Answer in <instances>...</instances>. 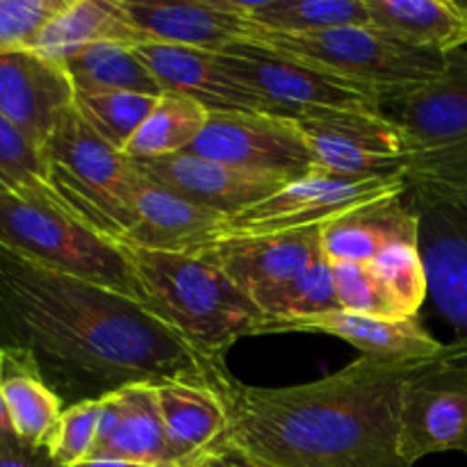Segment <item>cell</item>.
Instances as JSON below:
<instances>
[{
  "instance_id": "30",
  "label": "cell",
  "mask_w": 467,
  "mask_h": 467,
  "mask_svg": "<svg viewBox=\"0 0 467 467\" xmlns=\"http://www.w3.org/2000/svg\"><path fill=\"white\" fill-rule=\"evenodd\" d=\"M251 299L265 319H290L342 310L337 301L333 265L327 258H319L290 281L254 292Z\"/></svg>"
},
{
  "instance_id": "38",
  "label": "cell",
  "mask_w": 467,
  "mask_h": 467,
  "mask_svg": "<svg viewBox=\"0 0 467 467\" xmlns=\"http://www.w3.org/2000/svg\"><path fill=\"white\" fill-rule=\"evenodd\" d=\"M185 467H269V465L255 461L254 456L242 451L240 447H235L233 442L222 441L214 447H210L205 454H201L199 459L192 461V463Z\"/></svg>"
},
{
  "instance_id": "2",
  "label": "cell",
  "mask_w": 467,
  "mask_h": 467,
  "mask_svg": "<svg viewBox=\"0 0 467 467\" xmlns=\"http://www.w3.org/2000/svg\"><path fill=\"white\" fill-rule=\"evenodd\" d=\"M360 356L340 372L287 388L244 386L217 368L233 442L269 467H406L400 409L406 381L422 365Z\"/></svg>"
},
{
  "instance_id": "7",
  "label": "cell",
  "mask_w": 467,
  "mask_h": 467,
  "mask_svg": "<svg viewBox=\"0 0 467 467\" xmlns=\"http://www.w3.org/2000/svg\"><path fill=\"white\" fill-rule=\"evenodd\" d=\"M0 244L46 267L141 301L121 246L73 219L53 199L0 190Z\"/></svg>"
},
{
  "instance_id": "20",
  "label": "cell",
  "mask_w": 467,
  "mask_h": 467,
  "mask_svg": "<svg viewBox=\"0 0 467 467\" xmlns=\"http://www.w3.org/2000/svg\"><path fill=\"white\" fill-rule=\"evenodd\" d=\"M381 112L404 130L413 153L467 141V48L447 55L445 71L427 87L383 100Z\"/></svg>"
},
{
  "instance_id": "4",
  "label": "cell",
  "mask_w": 467,
  "mask_h": 467,
  "mask_svg": "<svg viewBox=\"0 0 467 467\" xmlns=\"http://www.w3.org/2000/svg\"><path fill=\"white\" fill-rule=\"evenodd\" d=\"M404 178L429 296L467 345V141L413 153Z\"/></svg>"
},
{
  "instance_id": "6",
  "label": "cell",
  "mask_w": 467,
  "mask_h": 467,
  "mask_svg": "<svg viewBox=\"0 0 467 467\" xmlns=\"http://www.w3.org/2000/svg\"><path fill=\"white\" fill-rule=\"evenodd\" d=\"M246 44H258L285 57L327 68L368 87L381 100L422 89L447 67L445 53L418 48L372 26L336 27L313 35H272L258 27Z\"/></svg>"
},
{
  "instance_id": "40",
  "label": "cell",
  "mask_w": 467,
  "mask_h": 467,
  "mask_svg": "<svg viewBox=\"0 0 467 467\" xmlns=\"http://www.w3.org/2000/svg\"><path fill=\"white\" fill-rule=\"evenodd\" d=\"M7 431H12V424H9L7 410H5V401H3V365H0V433H7Z\"/></svg>"
},
{
  "instance_id": "37",
  "label": "cell",
  "mask_w": 467,
  "mask_h": 467,
  "mask_svg": "<svg viewBox=\"0 0 467 467\" xmlns=\"http://www.w3.org/2000/svg\"><path fill=\"white\" fill-rule=\"evenodd\" d=\"M0 467H59L48 447H32L16 433H0Z\"/></svg>"
},
{
  "instance_id": "13",
  "label": "cell",
  "mask_w": 467,
  "mask_h": 467,
  "mask_svg": "<svg viewBox=\"0 0 467 467\" xmlns=\"http://www.w3.org/2000/svg\"><path fill=\"white\" fill-rule=\"evenodd\" d=\"M265 333H322L340 337L368 358L424 363V360L467 358V345L456 340L451 345L436 340L418 317L383 319L369 315L333 310V313L306 315L290 319H265L258 336Z\"/></svg>"
},
{
  "instance_id": "23",
  "label": "cell",
  "mask_w": 467,
  "mask_h": 467,
  "mask_svg": "<svg viewBox=\"0 0 467 467\" xmlns=\"http://www.w3.org/2000/svg\"><path fill=\"white\" fill-rule=\"evenodd\" d=\"M397 244H418V217L404 194L363 205L322 226V254L328 263H372Z\"/></svg>"
},
{
  "instance_id": "34",
  "label": "cell",
  "mask_w": 467,
  "mask_h": 467,
  "mask_svg": "<svg viewBox=\"0 0 467 467\" xmlns=\"http://www.w3.org/2000/svg\"><path fill=\"white\" fill-rule=\"evenodd\" d=\"M336 276V292L340 308L347 313L369 315V317L401 319L383 290L381 281L368 263H331Z\"/></svg>"
},
{
  "instance_id": "36",
  "label": "cell",
  "mask_w": 467,
  "mask_h": 467,
  "mask_svg": "<svg viewBox=\"0 0 467 467\" xmlns=\"http://www.w3.org/2000/svg\"><path fill=\"white\" fill-rule=\"evenodd\" d=\"M68 0H0V55L27 50Z\"/></svg>"
},
{
  "instance_id": "25",
  "label": "cell",
  "mask_w": 467,
  "mask_h": 467,
  "mask_svg": "<svg viewBox=\"0 0 467 467\" xmlns=\"http://www.w3.org/2000/svg\"><path fill=\"white\" fill-rule=\"evenodd\" d=\"M3 401L12 431L32 447H48L62 415V397L48 386L35 356L18 347H0Z\"/></svg>"
},
{
  "instance_id": "16",
  "label": "cell",
  "mask_w": 467,
  "mask_h": 467,
  "mask_svg": "<svg viewBox=\"0 0 467 467\" xmlns=\"http://www.w3.org/2000/svg\"><path fill=\"white\" fill-rule=\"evenodd\" d=\"M135 53L153 73L164 94L187 96L210 114L254 112L278 117L258 91L237 80L219 62L217 53L167 44H140L135 46Z\"/></svg>"
},
{
  "instance_id": "29",
  "label": "cell",
  "mask_w": 467,
  "mask_h": 467,
  "mask_svg": "<svg viewBox=\"0 0 467 467\" xmlns=\"http://www.w3.org/2000/svg\"><path fill=\"white\" fill-rule=\"evenodd\" d=\"M210 112L196 100L181 94H162L123 155L130 160L164 158L185 153L194 146L208 123Z\"/></svg>"
},
{
  "instance_id": "14",
  "label": "cell",
  "mask_w": 467,
  "mask_h": 467,
  "mask_svg": "<svg viewBox=\"0 0 467 467\" xmlns=\"http://www.w3.org/2000/svg\"><path fill=\"white\" fill-rule=\"evenodd\" d=\"M119 9L144 44L185 46L223 53L255 36L258 26L233 7L231 0L208 3H169V0H117Z\"/></svg>"
},
{
  "instance_id": "8",
  "label": "cell",
  "mask_w": 467,
  "mask_h": 467,
  "mask_svg": "<svg viewBox=\"0 0 467 467\" xmlns=\"http://www.w3.org/2000/svg\"><path fill=\"white\" fill-rule=\"evenodd\" d=\"M404 192V176L351 181L315 169L308 176L283 185L260 203L226 217L214 242L223 237L278 235L324 226L351 210L392 199Z\"/></svg>"
},
{
  "instance_id": "35",
  "label": "cell",
  "mask_w": 467,
  "mask_h": 467,
  "mask_svg": "<svg viewBox=\"0 0 467 467\" xmlns=\"http://www.w3.org/2000/svg\"><path fill=\"white\" fill-rule=\"evenodd\" d=\"M100 400H85L68 404L62 410L50 436L48 451L59 467H73L91 456L99 429Z\"/></svg>"
},
{
  "instance_id": "39",
  "label": "cell",
  "mask_w": 467,
  "mask_h": 467,
  "mask_svg": "<svg viewBox=\"0 0 467 467\" xmlns=\"http://www.w3.org/2000/svg\"><path fill=\"white\" fill-rule=\"evenodd\" d=\"M73 467H158V465H141V463H128V461H108V459H87Z\"/></svg>"
},
{
  "instance_id": "24",
  "label": "cell",
  "mask_w": 467,
  "mask_h": 467,
  "mask_svg": "<svg viewBox=\"0 0 467 467\" xmlns=\"http://www.w3.org/2000/svg\"><path fill=\"white\" fill-rule=\"evenodd\" d=\"M140 46L144 36L128 23L117 0H68L35 36L27 50L64 64L91 44Z\"/></svg>"
},
{
  "instance_id": "32",
  "label": "cell",
  "mask_w": 467,
  "mask_h": 467,
  "mask_svg": "<svg viewBox=\"0 0 467 467\" xmlns=\"http://www.w3.org/2000/svg\"><path fill=\"white\" fill-rule=\"evenodd\" d=\"M381 281L401 319L418 317L429 296V278L418 244H397L368 263Z\"/></svg>"
},
{
  "instance_id": "18",
  "label": "cell",
  "mask_w": 467,
  "mask_h": 467,
  "mask_svg": "<svg viewBox=\"0 0 467 467\" xmlns=\"http://www.w3.org/2000/svg\"><path fill=\"white\" fill-rule=\"evenodd\" d=\"M89 459L185 467L169 445L153 383H128L100 397L99 429Z\"/></svg>"
},
{
  "instance_id": "11",
  "label": "cell",
  "mask_w": 467,
  "mask_h": 467,
  "mask_svg": "<svg viewBox=\"0 0 467 467\" xmlns=\"http://www.w3.org/2000/svg\"><path fill=\"white\" fill-rule=\"evenodd\" d=\"M397 447L406 467L438 451L467 454V358L431 360L406 381Z\"/></svg>"
},
{
  "instance_id": "28",
  "label": "cell",
  "mask_w": 467,
  "mask_h": 467,
  "mask_svg": "<svg viewBox=\"0 0 467 467\" xmlns=\"http://www.w3.org/2000/svg\"><path fill=\"white\" fill-rule=\"evenodd\" d=\"M254 26L272 35H313L369 26L365 0H231Z\"/></svg>"
},
{
  "instance_id": "27",
  "label": "cell",
  "mask_w": 467,
  "mask_h": 467,
  "mask_svg": "<svg viewBox=\"0 0 467 467\" xmlns=\"http://www.w3.org/2000/svg\"><path fill=\"white\" fill-rule=\"evenodd\" d=\"M62 67L76 94H164L132 46L91 44L71 55Z\"/></svg>"
},
{
  "instance_id": "3",
  "label": "cell",
  "mask_w": 467,
  "mask_h": 467,
  "mask_svg": "<svg viewBox=\"0 0 467 467\" xmlns=\"http://www.w3.org/2000/svg\"><path fill=\"white\" fill-rule=\"evenodd\" d=\"M119 246L135 272L146 308L210 363H223L237 340L258 336L265 315L217 265L194 254Z\"/></svg>"
},
{
  "instance_id": "10",
  "label": "cell",
  "mask_w": 467,
  "mask_h": 467,
  "mask_svg": "<svg viewBox=\"0 0 467 467\" xmlns=\"http://www.w3.org/2000/svg\"><path fill=\"white\" fill-rule=\"evenodd\" d=\"M315 164L351 181L404 176L413 149L386 114L369 109H319L296 119Z\"/></svg>"
},
{
  "instance_id": "26",
  "label": "cell",
  "mask_w": 467,
  "mask_h": 467,
  "mask_svg": "<svg viewBox=\"0 0 467 467\" xmlns=\"http://www.w3.org/2000/svg\"><path fill=\"white\" fill-rule=\"evenodd\" d=\"M369 26L418 48H467V3L454 0H365Z\"/></svg>"
},
{
  "instance_id": "31",
  "label": "cell",
  "mask_w": 467,
  "mask_h": 467,
  "mask_svg": "<svg viewBox=\"0 0 467 467\" xmlns=\"http://www.w3.org/2000/svg\"><path fill=\"white\" fill-rule=\"evenodd\" d=\"M158 99L146 94H76L73 108L100 140L123 153L128 141L153 112Z\"/></svg>"
},
{
  "instance_id": "19",
  "label": "cell",
  "mask_w": 467,
  "mask_h": 467,
  "mask_svg": "<svg viewBox=\"0 0 467 467\" xmlns=\"http://www.w3.org/2000/svg\"><path fill=\"white\" fill-rule=\"evenodd\" d=\"M190 254L217 265L237 287L251 296L263 287L299 276L310 265L324 258L322 226L278 235L223 237Z\"/></svg>"
},
{
  "instance_id": "15",
  "label": "cell",
  "mask_w": 467,
  "mask_h": 467,
  "mask_svg": "<svg viewBox=\"0 0 467 467\" xmlns=\"http://www.w3.org/2000/svg\"><path fill=\"white\" fill-rule=\"evenodd\" d=\"M135 162L155 185L226 217L260 203L287 185L283 178L246 171L187 150L164 158L135 160Z\"/></svg>"
},
{
  "instance_id": "9",
  "label": "cell",
  "mask_w": 467,
  "mask_h": 467,
  "mask_svg": "<svg viewBox=\"0 0 467 467\" xmlns=\"http://www.w3.org/2000/svg\"><path fill=\"white\" fill-rule=\"evenodd\" d=\"M217 59L246 87L258 91L278 117L296 119L319 109H381V96L327 68L285 57L258 44H235Z\"/></svg>"
},
{
  "instance_id": "5",
  "label": "cell",
  "mask_w": 467,
  "mask_h": 467,
  "mask_svg": "<svg viewBox=\"0 0 467 467\" xmlns=\"http://www.w3.org/2000/svg\"><path fill=\"white\" fill-rule=\"evenodd\" d=\"M55 201L99 235L119 242L135 219L141 176L135 160L100 140L68 109L44 146Z\"/></svg>"
},
{
  "instance_id": "17",
  "label": "cell",
  "mask_w": 467,
  "mask_h": 467,
  "mask_svg": "<svg viewBox=\"0 0 467 467\" xmlns=\"http://www.w3.org/2000/svg\"><path fill=\"white\" fill-rule=\"evenodd\" d=\"M73 100L76 89L62 64L32 50L0 55V114L41 150Z\"/></svg>"
},
{
  "instance_id": "1",
  "label": "cell",
  "mask_w": 467,
  "mask_h": 467,
  "mask_svg": "<svg viewBox=\"0 0 467 467\" xmlns=\"http://www.w3.org/2000/svg\"><path fill=\"white\" fill-rule=\"evenodd\" d=\"M0 347L35 356L73 404L128 383L210 377V363L141 301L0 244ZM50 386V383H48Z\"/></svg>"
},
{
  "instance_id": "12",
  "label": "cell",
  "mask_w": 467,
  "mask_h": 467,
  "mask_svg": "<svg viewBox=\"0 0 467 467\" xmlns=\"http://www.w3.org/2000/svg\"><path fill=\"white\" fill-rule=\"evenodd\" d=\"M187 153L246 171L269 173L285 182L317 169L296 123L272 114H210L203 132Z\"/></svg>"
},
{
  "instance_id": "33",
  "label": "cell",
  "mask_w": 467,
  "mask_h": 467,
  "mask_svg": "<svg viewBox=\"0 0 467 467\" xmlns=\"http://www.w3.org/2000/svg\"><path fill=\"white\" fill-rule=\"evenodd\" d=\"M0 190L53 199L44 150L0 114ZM57 203V201H55Z\"/></svg>"
},
{
  "instance_id": "22",
  "label": "cell",
  "mask_w": 467,
  "mask_h": 467,
  "mask_svg": "<svg viewBox=\"0 0 467 467\" xmlns=\"http://www.w3.org/2000/svg\"><path fill=\"white\" fill-rule=\"evenodd\" d=\"M153 386L178 463L190 465L226 438V406L210 377L164 379Z\"/></svg>"
},
{
  "instance_id": "21",
  "label": "cell",
  "mask_w": 467,
  "mask_h": 467,
  "mask_svg": "<svg viewBox=\"0 0 467 467\" xmlns=\"http://www.w3.org/2000/svg\"><path fill=\"white\" fill-rule=\"evenodd\" d=\"M223 222L226 214L201 208L144 176L135 196V219L119 244L164 254H190L214 242Z\"/></svg>"
}]
</instances>
